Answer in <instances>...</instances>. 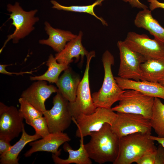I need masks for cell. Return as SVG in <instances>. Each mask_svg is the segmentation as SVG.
<instances>
[{"label":"cell","instance_id":"6da1fadb","mask_svg":"<svg viewBox=\"0 0 164 164\" xmlns=\"http://www.w3.org/2000/svg\"><path fill=\"white\" fill-rule=\"evenodd\" d=\"M89 135V142L84 144L89 158L100 164L113 163L118 154L120 138L113 132L111 125L105 123L100 130Z\"/></svg>","mask_w":164,"mask_h":164},{"label":"cell","instance_id":"7a4b0ae2","mask_svg":"<svg viewBox=\"0 0 164 164\" xmlns=\"http://www.w3.org/2000/svg\"><path fill=\"white\" fill-rule=\"evenodd\" d=\"M102 61L104 70L103 83L99 90L91 96L97 108H111L114 103L119 101L125 90L119 86L112 73L111 66L114 63L113 56L107 50L102 55Z\"/></svg>","mask_w":164,"mask_h":164},{"label":"cell","instance_id":"3957f363","mask_svg":"<svg viewBox=\"0 0 164 164\" xmlns=\"http://www.w3.org/2000/svg\"><path fill=\"white\" fill-rule=\"evenodd\" d=\"M150 135L138 132L119 138L118 154L113 164L136 162L145 152L156 149Z\"/></svg>","mask_w":164,"mask_h":164},{"label":"cell","instance_id":"277c9868","mask_svg":"<svg viewBox=\"0 0 164 164\" xmlns=\"http://www.w3.org/2000/svg\"><path fill=\"white\" fill-rule=\"evenodd\" d=\"M95 56V51H92L86 56V67L83 78L77 87L76 99L73 102H69V108L74 118L80 114H91L94 112L97 108L91 93L89 79L90 62Z\"/></svg>","mask_w":164,"mask_h":164},{"label":"cell","instance_id":"5b68a950","mask_svg":"<svg viewBox=\"0 0 164 164\" xmlns=\"http://www.w3.org/2000/svg\"><path fill=\"white\" fill-rule=\"evenodd\" d=\"M7 10L11 13L9 14V19L12 20V24L15 27V29L12 34L8 36L7 39L0 50V53L10 39L12 40L13 43H16L20 39L28 35L35 29L33 25L39 19V18L35 16L38 11L37 10L26 11L17 2L14 5L8 4Z\"/></svg>","mask_w":164,"mask_h":164},{"label":"cell","instance_id":"8992f818","mask_svg":"<svg viewBox=\"0 0 164 164\" xmlns=\"http://www.w3.org/2000/svg\"><path fill=\"white\" fill-rule=\"evenodd\" d=\"M154 97L133 90H126L122 94L118 104L111 108L114 112L142 115L150 119Z\"/></svg>","mask_w":164,"mask_h":164},{"label":"cell","instance_id":"52a82bcc","mask_svg":"<svg viewBox=\"0 0 164 164\" xmlns=\"http://www.w3.org/2000/svg\"><path fill=\"white\" fill-rule=\"evenodd\" d=\"M117 115L111 108L97 107L91 114H80L75 118L72 117V121L77 127L76 136L84 138L89 135L92 132L99 131L105 123L111 125Z\"/></svg>","mask_w":164,"mask_h":164},{"label":"cell","instance_id":"ba28073f","mask_svg":"<svg viewBox=\"0 0 164 164\" xmlns=\"http://www.w3.org/2000/svg\"><path fill=\"white\" fill-rule=\"evenodd\" d=\"M69 103L58 91L53 99V107L43 112L50 133L63 132L70 126L73 117Z\"/></svg>","mask_w":164,"mask_h":164},{"label":"cell","instance_id":"9c48e42d","mask_svg":"<svg viewBox=\"0 0 164 164\" xmlns=\"http://www.w3.org/2000/svg\"><path fill=\"white\" fill-rule=\"evenodd\" d=\"M117 114L111 127L113 132L119 137L138 132L151 134L152 128L149 119L139 114Z\"/></svg>","mask_w":164,"mask_h":164},{"label":"cell","instance_id":"30bf717a","mask_svg":"<svg viewBox=\"0 0 164 164\" xmlns=\"http://www.w3.org/2000/svg\"><path fill=\"white\" fill-rule=\"evenodd\" d=\"M117 45L120 59L118 76L136 81L140 80L141 65L146 59L142 55L130 48L124 41H118Z\"/></svg>","mask_w":164,"mask_h":164},{"label":"cell","instance_id":"8fae6325","mask_svg":"<svg viewBox=\"0 0 164 164\" xmlns=\"http://www.w3.org/2000/svg\"><path fill=\"white\" fill-rule=\"evenodd\" d=\"M125 43L131 49L142 55L146 60L164 58V43L145 34L128 32Z\"/></svg>","mask_w":164,"mask_h":164},{"label":"cell","instance_id":"7c38bea8","mask_svg":"<svg viewBox=\"0 0 164 164\" xmlns=\"http://www.w3.org/2000/svg\"><path fill=\"white\" fill-rule=\"evenodd\" d=\"M24 119L16 107L0 102V136L10 141L17 137L24 126Z\"/></svg>","mask_w":164,"mask_h":164},{"label":"cell","instance_id":"4fadbf2b","mask_svg":"<svg viewBox=\"0 0 164 164\" xmlns=\"http://www.w3.org/2000/svg\"><path fill=\"white\" fill-rule=\"evenodd\" d=\"M58 91L57 88L48 85L46 81L39 80L33 83L24 91L21 97L43 112L46 110L45 102L51 94Z\"/></svg>","mask_w":164,"mask_h":164},{"label":"cell","instance_id":"5bb4252c","mask_svg":"<svg viewBox=\"0 0 164 164\" xmlns=\"http://www.w3.org/2000/svg\"><path fill=\"white\" fill-rule=\"evenodd\" d=\"M42 138L29 143L31 148L25 153V157H29L38 152H50L59 156L61 150H58L59 147L71 140L68 135L63 132L50 133L46 137Z\"/></svg>","mask_w":164,"mask_h":164},{"label":"cell","instance_id":"9a60e30c","mask_svg":"<svg viewBox=\"0 0 164 164\" xmlns=\"http://www.w3.org/2000/svg\"><path fill=\"white\" fill-rule=\"evenodd\" d=\"M117 83L123 90H133L154 98L164 100V87L159 82L146 80L136 81L115 77Z\"/></svg>","mask_w":164,"mask_h":164},{"label":"cell","instance_id":"2e32d148","mask_svg":"<svg viewBox=\"0 0 164 164\" xmlns=\"http://www.w3.org/2000/svg\"><path fill=\"white\" fill-rule=\"evenodd\" d=\"M82 36L83 33L80 31L77 37L68 42L62 50L55 54L58 63L69 65L73 58H75L77 62L80 58L83 60L84 57L88 55L89 52L82 44Z\"/></svg>","mask_w":164,"mask_h":164},{"label":"cell","instance_id":"e0dca14e","mask_svg":"<svg viewBox=\"0 0 164 164\" xmlns=\"http://www.w3.org/2000/svg\"><path fill=\"white\" fill-rule=\"evenodd\" d=\"M44 24L45 30L49 37L46 39L40 40L39 42L40 44L50 46L57 53L63 50L67 42L77 36L68 31L54 28L47 22Z\"/></svg>","mask_w":164,"mask_h":164},{"label":"cell","instance_id":"ac0fdd59","mask_svg":"<svg viewBox=\"0 0 164 164\" xmlns=\"http://www.w3.org/2000/svg\"><path fill=\"white\" fill-rule=\"evenodd\" d=\"M56 84L59 92L69 102L74 101L77 87L81 80L78 75L69 67L64 70Z\"/></svg>","mask_w":164,"mask_h":164},{"label":"cell","instance_id":"d6986e66","mask_svg":"<svg viewBox=\"0 0 164 164\" xmlns=\"http://www.w3.org/2000/svg\"><path fill=\"white\" fill-rule=\"evenodd\" d=\"M134 22L136 27L147 30L155 39L164 43V28L152 17L150 10L146 9L139 11Z\"/></svg>","mask_w":164,"mask_h":164},{"label":"cell","instance_id":"ffe728a7","mask_svg":"<svg viewBox=\"0 0 164 164\" xmlns=\"http://www.w3.org/2000/svg\"><path fill=\"white\" fill-rule=\"evenodd\" d=\"M64 150L69 154L67 159H63L52 154V158L56 164H91V159L89 157L85 149L84 143V138H80V146L76 150L73 149L67 142L65 143L63 147Z\"/></svg>","mask_w":164,"mask_h":164},{"label":"cell","instance_id":"44dd1931","mask_svg":"<svg viewBox=\"0 0 164 164\" xmlns=\"http://www.w3.org/2000/svg\"><path fill=\"white\" fill-rule=\"evenodd\" d=\"M41 138L40 136L36 134L32 135L28 134L26 131L24 126L19 140L12 145L7 152L0 155V164H19V155L26 145Z\"/></svg>","mask_w":164,"mask_h":164},{"label":"cell","instance_id":"7402d4cb","mask_svg":"<svg viewBox=\"0 0 164 164\" xmlns=\"http://www.w3.org/2000/svg\"><path fill=\"white\" fill-rule=\"evenodd\" d=\"M141 80L159 82L164 79V58L147 60L141 65Z\"/></svg>","mask_w":164,"mask_h":164},{"label":"cell","instance_id":"603a6c76","mask_svg":"<svg viewBox=\"0 0 164 164\" xmlns=\"http://www.w3.org/2000/svg\"><path fill=\"white\" fill-rule=\"evenodd\" d=\"M48 67L47 71L39 76H30L31 80H45L50 83L56 84L57 82L60 73L69 67V65L58 63L55 57L51 54L46 62Z\"/></svg>","mask_w":164,"mask_h":164},{"label":"cell","instance_id":"cb8c5ba5","mask_svg":"<svg viewBox=\"0 0 164 164\" xmlns=\"http://www.w3.org/2000/svg\"><path fill=\"white\" fill-rule=\"evenodd\" d=\"M149 120L152 128L157 136L164 137V104L159 98H154L152 114Z\"/></svg>","mask_w":164,"mask_h":164},{"label":"cell","instance_id":"d4e9b609","mask_svg":"<svg viewBox=\"0 0 164 164\" xmlns=\"http://www.w3.org/2000/svg\"><path fill=\"white\" fill-rule=\"evenodd\" d=\"M104 0H97L93 4L87 5H72L69 6L62 5L54 0H51V2L53 5L52 7L53 9L67 11L87 13L92 15L100 20L103 25L107 26L106 22L102 18L98 16L95 14L94 10V7L97 5H101L102 2Z\"/></svg>","mask_w":164,"mask_h":164},{"label":"cell","instance_id":"484cf974","mask_svg":"<svg viewBox=\"0 0 164 164\" xmlns=\"http://www.w3.org/2000/svg\"><path fill=\"white\" fill-rule=\"evenodd\" d=\"M20 107L19 110L21 115L28 124L34 119L43 116V112L37 109L23 98H19Z\"/></svg>","mask_w":164,"mask_h":164},{"label":"cell","instance_id":"4316f807","mask_svg":"<svg viewBox=\"0 0 164 164\" xmlns=\"http://www.w3.org/2000/svg\"><path fill=\"white\" fill-rule=\"evenodd\" d=\"M28 125L34 128L35 134L42 138L46 137L50 133L46 120L43 116L34 119Z\"/></svg>","mask_w":164,"mask_h":164},{"label":"cell","instance_id":"83f0119b","mask_svg":"<svg viewBox=\"0 0 164 164\" xmlns=\"http://www.w3.org/2000/svg\"><path fill=\"white\" fill-rule=\"evenodd\" d=\"M156 148L145 152L136 163L138 164H154Z\"/></svg>","mask_w":164,"mask_h":164},{"label":"cell","instance_id":"f1b7e54d","mask_svg":"<svg viewBox=\"0 0 164 164\" xmlns=\"http://www.w3.org/2000/svg\"><path fill=\"white\" fill-rule=\"evenodd\" d=\"M10 141L6 138L0 136V155L5 153L7 152L11 145L10 144Z\"/></svg>","mask_w":164,"mask_h":164},{"label":"cell","instance_id":"f546056e","mask_svg":"<svg viewBox=\"0 0 164 164\" xmlns=\"http://www.w3.org/2000/svg\"><path fill=\"white\" fill-rule=\"evenodd\" d=\"M154 164H164V148L161 145L156 148Z\"/></svg>","mask_w":164,"mask_h":164},{"label":"cell","instance_id":"4dcf8cb0","mask_svg":"<svg viewBox=\"0 0 164 164\" xmlns=\"http://www.w3.org/2000/svg\"><path fill=\"white\" fill-rule=\"evenodd\" d=\"M11 65L8 64H0V73L2 74H6L8 75H12L13 74H15L16 75H22L24 74H32L33 72V71H30L21 72H10L8 71L6 69V67L9 65Z\"/></svg>","mask_w":164,"mask_h":164},{"label":"cell","instance_id":"1f68e13d","mask_svg":"<svg viewBox=\"0 0 164 164\" xmlns=\"http://www.w3.org/2000/svg\"><path fill=\"white\" fill-rule=\"evenodd\" d=\"M149 2V8L152 11L156 9L161 8L164 9V3L159 2L157 0H147Z\"/></svg>","mask_w":164,"mask_h":164},{"label":"cell","instance_id":"d6a6232c","mask_svg":"<svg viewBox=\"0 0 164 164\" xmlns=\"http://www.w3.org/2000/svg\"><path fill=\"white\" fill-rule=\"evenodd\" d=\"M125 2H128L133 7L143 9H148V7L141 3L139 0H122Z\"/></svg>","mask_w":164,"mask_h":164},{"label":"cell","instance_id":"836d02e7","mask_svg":"<svg viewBox=\"0 0 164 164\" xmlns=\"http://www.w3.org/2000/svg\"><path fill=\"white\" fill-rule=\"evenodd\" d=\"M149 138L153 141L158 142L164 148V137L161 138L150 135H149Z\"/></svg>","mask_w":164,"mask_h":164},{"label":"cell","instance_id":"e575fe53","mask_svg":"<svg viewBox=\"0 0 164 164\" xmlns=\"http://www.w3.org/2000/svg\"><path fill=\"white\" fill-rule=\"evenodd\" d=\"M159 83L164 87V79L160 81Z\"/></svg>","mask_w":164,"mask_h":164}]
</instances>
